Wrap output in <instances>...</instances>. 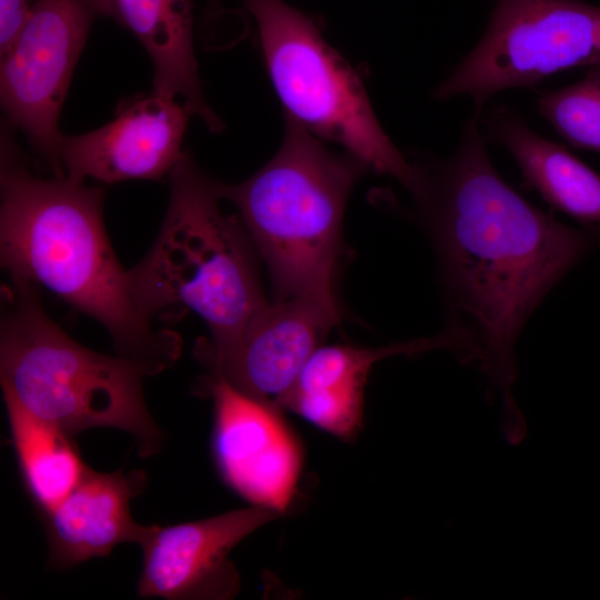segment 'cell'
Masks as SVG:
<instances>
[{"mask_svg": "<svg viewBox=\"0 0 600 600\" xmlns=\"http://www.w3.org/2000/svg\"><path fill=\"white\" fill-rule=\"evenodd\" d=\"M213 400L211 450L226 484L252 506L284 513L301 472L298 438L281 408L207 377L203 390Z\"/></svg>", "mask_w": 600, "mask_h": 600, "instance_id": "9c48e42d", "label": "cell"}, {"mask_svg": "<svg viewBox=\"0 0 600 600\" xmlns=\"http://www.w3.org/2000/svg\"><path fill=\"white\" fill-rule=\"evenodd\" d=\"M536 107L568 143L600 153V62L577 82L540 92Z\"/></svg>", "mask_w": 600, "mask_h": 600, "instance_id": "ac0fdd59", "label": "cell"}, {"mask_svg": "<svg viewBox=\"0 0 600 600\" xmlns=\"http://www.w3.org/2000/svg\"><path fill=\"white\" fill-rule=\"evenodd\" d=\"M281 514L252 506L203 520L160 527L152 524L139 547L140 598L224 600L240 589L231 550L253 531Z\"/></svg>", "mask_w": 600, "mask_h": 600, "instance_id": "8fae6325", "label": "cell"}, {"mask_svg": "<svg viewBox=\"0 0 600 600\" xmlns=\"http://www.w3.org/2000/svg\"><path fill=\"white\" fill-rule=\"evenodd\" d=\"M31 8L29 0H0V56L13 43Z\"/></svg>", "mask_w": 600, "mask_h": 600, "instance_id": "d6986e66", "label": "cell"}, {"mask_svg": "<svg viewBox=\"0 0 600 600\" xmlns=\"http://www.w3.org/2000/svg\"><path fill=\"white\" fill-rule=\"evenodd\" d=\"M2 393L23 486L44 514L73 490L88 466L73 437L29 411L10 391Z\"/></svg>", "mask_w": 600, "mask_h": 600, "instance_id": "e0dca14e", "label": "cell"}, {"mask_svg": "<svg viewBox=\"0 0 600 600\" xmlns=\"http://www.w3.org/2000/svg\"><path fill=\"white\" fill-rule=\"evenodd\" d=\"M479 117L447 158L414 162L408 190L432 242L446 304L443 330L462 364L503 397V433L526 434L511 389L517 340L546 294L600 243V227L571 228L532 206L494 168Z\"/></svg>", "mask_w": 600, "mask_h": 600, "instance_id": "6da1fadb", "label": "cell"}, {"mask_svg": "<svg viewBox=\"0 0 600 600\" xmlns=\"http://www.w3.org/2000/svg\"><path fill=\"white\" fill-rule=\"evenodd\" d=\"M436 349H453L444 330L433 337L378 348L321 344L280 399L279 407L341 440L352 441L362 427L363 391L374 363L392 356H416Z\"/></svg>", "mask_w": 600, "mask_h": 600, "instance_id": "5bb4252c", "label": "cell"}, {"mask_svg": "<svg viewBox=\"0 0 600 600\" xmlns=\"http://www.w3.org/2000/svg\"><path fill=\"white\" fill-rule=\"evenodd\" d=\"M100 17L131 32L153 66V91L182 101L212 132L223 122L202 89L193 39L194 0H92Z\"/></svg>", "mask_w": 600, "mask_h": 600, "instance_id": "9a60e30c", "label": "cell"}, {"mask_svg": "<svg viewBox=\"0 0 600 600\" xmlns=\"http://www.w3.org/2000/svg\"><path fill=\"white\" fill-rule=\"evenodd\" d=\"M483 34L432 91L468 96L479 116L498 93L532 88L563 70L600 62V7L581 0H491Z\"/></svg>", "mask_w": 600, "mask_h": 600, "instance_id": "52a82bcc", "label": "cell"}, {"mask_svg": "<svg viewBox=\"0 0 600 600\" xmlns=\"http://www.w3.org/2000/svg\"><path fill=\"white\" fill-rule=\"evenodd\" d=\"M0 169V256L11 280L43 286L108 331L116 354L148 376L171 367L181 339L156 329L130 270L106 233L104 188L68 176L44 178L24 162L3 122Z\"/></svg>", "mask_w": 600, "mask_h": 600, "instance_id": "7a4b0ae2", "label": "cell"}, {"mask_svg": "<svg viewBox=\"0 0 600 600\" xmlns=\"http://www.w3.org/2000/svg\"><path fill=\"white\" fill-rule=\"evenodd\" d=\"M218 2V0H210V8L211 9H214L216 8V3Z\"/></svg>", "mask_w": 600, "mask_h": 600, "instance_id": "ffe728a7", "label": "cell"}, {"mask_svg": "<svg viewBox=\"0 0 600 600\" xmlns=\"http://www.w3.org/2000/svg\"><path fill=\"white\" fill-rule=\"evenodd\" d=\"M367 170L284 116L281 146L261 169L239 183L216 180L220 199L237 208L267 266L274 300L300 297L338 306L334 277L344 207Z\"/></svg>", "mask_w": 600, "mask_h": 600, "instance_id": "3957f363", "label": "cell"}, {"mask_svg": "<svg viewBox=\"0 0 600 600\" xmlns=\"http://www.w3.org/2000/svg\"><path fill=\"white\" fill-rule=\"evenodd\" d=\"M488 142L503 147L527 186L553 209L600 227V174L567 148L532 130L512 107L492 104L479 114Z\"/></svg>", "mask_w": 600, "mask_h": 600, "instance_id": "2e32d148", "label": "cell"}, {"mask_svg": "<svg viewBox=\"0 0 600 600\" xmlns=\"http://www.w3.org/2000/svg\"><path fill=\"white\" fill-rule=\"evenodd\" d=\"M170 199L158 236L131 276L152 318L191 310L209 338L197 343L221 350L238 340L264 299L257 251L239 218L222 213L216 180L183 150L169 174Z\"/></svg>", "mask_w": 600, "mask_h": 600, "instance_id": "277c9868", "label": "cell"}, {"mask_svg": "<svg viewBox=\"0 0 600 600\" xmlns=\"http://www.w3.org/2000/svg\"><path fill=\"white\" fill-rule=\"evenodd\" d=\"M38 287L14 280L2 287L1 388L73 438L114 428L134 438L140 457L157 454L163 433L143 398L144 370L73 340L47 314Z\"/></svg>", "mask_w": 600, "mask_h": 600, "instance_id": "5b68a950", "label": "cell"}, {"mask_svg": "<svg viewBox=\"0 0 600 600\" xmlns=\"http://www.w3.org/2000/svg\"><path fill=\"white\" fill-rule=\"evenodd\" d=\"M92 0H36L11 47L0 56L6 121L63 177L59 119L77 62L97 18Z\"/></svg>", "mask_w": 600, "mask_h": 600, "instance_id": "ba28073f", "label": "cell"}, {"mask_svg": "<svg viewBox=\"0 0 600 600\" xmlns=\"http://www.w3.org/2000/svg\"><path fill=\"white\" fill-rule=\"evenodd\" d=\"M240 1L256 21L284 116L409 190L413 163L383 130L360 76L324 40L314 20L283 0Z\"/></svg>", "mask_w": 600, "mask_h": 600, "instance_id": "8992f818", "label": "cell"}, {"mask_svg": "<svg viewBox=\"0 0 600 600\" xmlns=\"http://www.w3.org/2000/svg\"><path fill=\"white\" fill-rule=\"evenodd\" d=\"M341 319L339 306L308 298L273 300L249 320L236 342L221 350L194 344L208 377L279 406L301 369Z\"/></svg>", "mask_w": 600, "mask_h": 600, "instance_id": "30bf717a", "label": "cell"}, {"mask_svg": "<svg viewBox=\"0 0 600 600\" xmlns=\"http://www.w3.org/2000/svg\"><path fill=\"white\" fill-rule=\"evenodd\" d=\"M143 470L99 472L87 468L79 483L51 511L41 514L48 538V564L70 569L108 556L121 543L140 542L150 526L138 523L130 502L147 487Z\"/></svg>", "mask_w": 600, "mask_h": 600, "instance_id": "4fadbf2b", "label": "cell"}, {"mask_svg": "<svg viewBox=\"0 0 600 600\" xmlns=\"http://www.w3.org/2000/svg\"><path fill=\"white\" fill-rule=\"evenodd\" d=\"M180 100L152 90L121 100L114 118L86 133L61 137L64 174L109 184L126 180H162L180 159L192 117Z\"/></svg>", "mask_w": 600, "mask_h": 600, "instance_id": "7c38bea8", "label": "cell"}]
</instances>
